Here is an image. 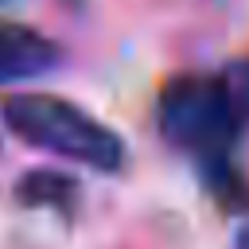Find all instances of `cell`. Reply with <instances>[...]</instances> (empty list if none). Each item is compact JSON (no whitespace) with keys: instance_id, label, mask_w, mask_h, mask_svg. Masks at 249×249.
I'll use <instances>...</instances> for the list:
<instances>
[{"instance_id":"5b68a950","label":"cell","mask_w":249,"mask_h":249,"mask_svg":"<svg viewBox=\"0 0 249 249\" xmlns=\"http://www.w3.org/2000/svg\"><path fill=\"white\" fill-rule=\"evenodd\" d=\"M226 74V82H230V89H233V101H237V109H241V117L249 121V58H237L230 70H222Z\"/></svg>"},{"instance_id":"277c9868","label":"cell","mask_w":249,"mask_h":249,"mask_svg":"<svg viewBox=\"0 0 249 249\" xmlns=\"http://www.w3.org/2000/svg\"><path fill=\"white\" fill-rule=\"evenodd\" d=\"M16 198L23 206H51V210H66L70 214L74 202H78V183L70 175L39 167V171H27V175L16 179Z\"/></svg>"},{"instance_id":"8992f818","label":"cell","mask_w":249,"mask_h":249,"mask_svg":"<svg viewBox=\"0 0 249 249\" xmlns=\"http://www.w3.org/2000/svg\"><path fill=\"white\" fill-rule=\"evenodd\" d=\"M237 249H249V230H245V233L237 237Z\"/></svg>"},{"instance_id":"7a4b0ae2","label":"cell","mask_w":249,"mask_h":249,"mask_svg":"<svg viewBox=\"0 0 249 249\" xmlns=\"http://www.w3.org/2000/svg\"><path fill=\"white\" fill-rule=\"evenodd\" d=\"M4 124L23 144L62 156L70 163L93 167V171H121L124 167V140L86 113L82 105L54 97V93H12L4 97Z\"/></svg>"},{"instance_id":"6da1fadb","label":"cell","mask_w":249,"mask_h":249,"mask_svg":"<svg viewBox=\"0 0 249 249\" xmlns=\"http://www.w3.org/2000/svg\"><path fill=\"white\" fill-rule=\"evenodd\" d=\"M156 124L171 148L195 156L206 175H214L222 167H233L230 152L245 117L222 70H183L163 82L156 101Z\"/></svg>"},{"instance_id":"3957f363","label":"cell","mask_w":249,"mask_h":249,"mask_svg":"<svg viewBox=\"0 0 249 249\" xmlns=\"http://www.w3.org/2000/svg\"><path fill=\"white\" fill-rule=\"evenodd\" d=\"M58 58H62V47L51 35H43L39 27L0 19V86L39 78V74L54 70Z\"/></svg>"}]
</instances>
